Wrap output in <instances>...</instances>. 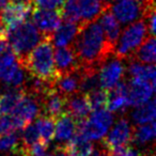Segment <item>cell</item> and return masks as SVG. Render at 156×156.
I'll list each match as a JSON object with an SVG mask.
<instances>
[{"instance_id": "1", "label": "cell", "mask_w": 156, "mask_h": 156, "mask_svg": "<svg viewBox=\"0 0 156 156\" xmlns=\"http://www.w3.org/2000/svg\"><path fill=\"white\" fill-rule=\"evenodd\" d=\"M73 48L81 69H100L102 63L113 55L98 20L81 25Z\"/></svg>"}, {"instance_id": "2", "label": "cell", "mask_w": 156, "mask_h": 156, "mask_svg": "<svg viewBox=\"0 0 156 156\" xmlns=\"http://www.w3.org/2000/svg\"><path fill=\"white\" fill-rule=\"evenodd\" d=\"M20 63L30 76L52 85L59 76L55 67L54 45L50 37H42L39 44Z\"/></svg>"}, {"instance_id": "3", "label": "cell", "mask_w": 156, "mask_h": 156, "mask_svg": "<svg viewBox=\"0 0 156 156\" xmlns=\"http://www.w3.org/2000/svg\"><path fill=\"white\" fill-rule=\"evenodd\" d=\"M43 35L32 22L25 20L18 26L7 31V41L20 62L39 44Z\"/></svg>"}, {"instance_id": "4", "label": "cell", "mask_w": 156, "mask_h": 156, "mask_svg": "<svg viewBox=\"0 0 156 156\" xmlns=\"http://www.w3.org/2000/svg\"><path fill=\"white\" fill-rule=\"evenodd\" d=\"M149 35L144 20H138L129 24L122 34H120L113 50V56L121 60L132 58L137 48Z\"/></svg>"}, {"instance_id": "5", "label": "cell", "mask_w": 156, "mask_h": 156, "mask_svg": "<svg viewBox=\"0 0 156 156\" xmlns=\"http://www.w3.org/2000/svg\"><path fill=\"white\" fill-rule=\"evenodd\" d=\"M113 123L112 112L106 108L91 111L89 117L78 123L77 132L88 140L102 139Z\"/></svg>"}, {"instance_id": "6", "label": "cell", "mask_w": 156, "mask_h": 156, "mask_svg": "<svg viewBox=\"0 0 156 156\" xmlns=\"http://www.w3.org/2000/svg\"><path fill=\"white\" fill-rule=\"evenodd\" d=\"M133 129L134 128L127 120L124 118L120 119L113 125L110 132H107V134L102 138V145L107 153L129 144L133 141Z\"/></svg>"}, {"instance_id": "7", "label": "cell", "mask_w": 156, "mask_h": 156, "mask_svg": "<svg viewBox=\"0 0 156 156\" xmlns=\"http://www.w3.org/2000/svg\"><path fill=\"white\" fill-rule=\"evenodd\" d=\"M124 67L122 60L117 57L110 56L102 63L98 69V83L100 88L104 90H110L113 88L124 75Z\"/></svg>"}, {"instance_id": "8", "label": "cell", "mask_w": 156, "mask_h": 156, "mask_svg": "<svg viewBox=\"0 0 156 156\" xmlns=\"http://www.w3.org/2000/svg\"><path fill=\"white\" fill-rule=\"evenodd\" d=\"M32 23L43 37H51L62 23L60 9L50 10L34 8L32 10Z\"/></svg>"}, {"instance_id": "9", "label": "cell", "mask_w": 156, "mask_h": 156, "mask_svg": "<svg viewBox=\"0 0 156 156\" xmlns=\"http://www.w3.org/2000/svg\"><path fill=\"white\" fill-rule=\"evenodd\" d=\"M109 9L122 25H129L144 15L143 7L138 0H115Z\"/></svg>"}, {"instance_id": "10", "label": "cell", "mask_w": 156, "mask_h": 156, "mask_svg": "<svg viewBox=\"0 0 156 156\" xmlns=\"http://www.w3.org/2000/svg\"><path fill=\"white\" fill-rule=\"evenodd\" d=\"M32 12V5L11 2L7 3L0 12V20L2 23L5 30L14 28L28 20L29 15Z\"/></svg>"}, {"instance_id": "11", "label": "cell", "mask_w": 156, "mask_h": 156, "mask_svg": "<svg viewBox=\"0 0 156 156\" xmlns=\"http://www.w3.org/2000/svg\"><path fill=\"white\" fill-rule=\"evenodd\" d=\"M155 83L141 78H132L127 83V96L129 106H138L151 100L155 92Z\"/></svg>"}, {"instance_id": "12", "label": "cell", "mask_w": 156, "mask_h": 156, "mask_svg": "<svg viewBox=\"0 0 156 156\" xmlns=\"http://www.w3.org/2000/svg\"><path fill=\"white\" fill-rule=\"evenodd\" d=\"M39 103L41 106V115H45L55 120L65 112L66 98L59 93L55 87L42 95Z\"/></svg>"}, {"instance_id": "13", "label": "cell", "mask_w": 156, "mask_h": 156, "mask_svg": "<svg viewBox=\"0 0 156 156\" xmlns=\"http://www.w3.org/2000/svg\"><path fill=\"white\" fill-rule=\"evenodd\" d=\"M12 115H15L25 126L28 125L29 123H32L33 120L41 115V106L39 100L25 92L24 96L20 98V103L15 107Z\"/></svg>"}, {"instance_id": "14", "label": "cell", "mask_w": 156, "mask_h": 156, "mask_svg": "<svg viewBox=\"0 0 156 156\" xmlns=\"http://www.w3.org/2000/svg\"><path fill=\"white\" fill-rule=\"evenodd\" d=\"M54 61L58 75L72 73L80 67L75 50L71 45L57 47L56 51L54 52Z\"/></svg>"}, {"instance_id": "15", "label": "cell", "mask_w": 156, "mask_h": 156, "mask_svg": "<svg viewBox=\"0 0 156 156\" xmlns=\"http://www.w3.org/2000/svg\"><path fill=\"white\" fill-rule=\"evenodd\" d=\"M92 109L90 107L89 101L85 93H78L69 96L66 98L65 104V112L77 120L78 122H81L86 120L91 113Z\"/></svg>"}, {"instance_id": "16", "label": "cell", "mask_w": 156, "mask_h": 156, "mask_svg": "<svg viewBox=\"0 0 156 156\" xmlns=\"http://www.w3.org/2000/svg\"><path fill=\"white\" fill-rule=\"evenodd\" d=\"M109 7L107 9H105L102 12V14L98 16V18H100L98 23H100L101 27H102L105 39H106L108 45L115 50L118 39H119L120 33H121V27H120V23L118 22L117 18L111 13Z\"/></svg>"}, {"instance_id": "17", "label": "cell", "mask_w": 156, "mask_h": 156, "mask_svg": "<svg viewBox=\"0 0 156 156\" xmlns=\"http://www.w3.org/2000/svg\"><path fill=\"white\" fill-rule=\"evenodd\" d=\"M127 107H129L127 96V83L120 80L115 87L108 90L106 109H108L110 112H117V111H124Z\"/></svg>"}, {"instance_id": "18", "label": "cell", "mask_w": 156, "mask_h": 156, "mask_svg": "<svg viewBox=\"0 0 156 156\" xmlns=\"http://www.w3.org/2000/svg\"><path fill=\"white\" fill-rule=\"evenodd\" d=\"M81 25L79 23L66 22L60 24L57 30L50 37L51 43L55 47H63V46H69L73 44L77 33L79 32Z\"/></svg>"}, {"instance_id": "19", "label": "cell", "mask_w": 156, "mask_h": 156, "mask_svg": "<svg viewBox=\"0 0 156 156\" xmlns=\"http://www.w3.org/2000/svg\"><path fill=\"white\" fill-rule=\"evenodd\" d=\"M79 122L74 119L69 113L64 112L56 119L55 124L54 138L59 142V144H64L69 140L76 133Z\"/></svg>"}, {"instance_id": "20", "label": "cell", "mask_w": 156, "mask_h": 156, "mask_svg": "<svg viewBox=\"0 0 156 156\" xmlns=\"http://www.w3.org/2000/svg\"><path fill=\"white\" fill-rule=\"evenodd\" d=\"M80 16V24H87L95 20L105 9L110 5L103 0H76Z\"/></svg>"}, {"instance_id": "21", "label": "cell", "mask_w": 156, "mask_h": 156, "mask_svg": "<svg viewBox=\"0 0 156 156\" xmlns=\"http://www.w3.org/2000/svg\"><path fill=\"white\" fill-rule=\"evenodd\" d=\"M79 83H80V71L77 69L72 73L59 75L57 80L55 81L54 87L64 98H69V96L79 92Z\"/></svg>"}, {"instance_id": "22", "label": "cell", "mask_w": 156, "mask_h": 156, "mask_svg": "<svg viewBox=\"0 0 156 156\" xmlns=\"http://www.w3.org/2000/svg\"><path fill=\"white\" fill-rule=\"evenodd\" d=\"M20 65L18 58L10 46H8L5 51L0 55V79L7 87Z\"/></svg>"}, {"instance_id": "23", "label": "cell", "mask_w": 156, "mask_h": 156, "mask_svg": "<svg viewBox=\"0 0 156 156\" xmlns=\"http://www.w3.org/2000/svg\"><path fill=\"white\" fill-rule=\"evenodd\" d=\"M58 145H61L72 156H91L94 150V145L91 141L83 138L77 130L67 142Z\"/></svg>"}, {"instance_id": "24", "label": "cell", "mask_w": 156, "mask_h": 156, "mask_svg": "<svg viewBox=\"0 0 156 156\" xmlns=\"http://www.w3.org/2000/svg\"><path fill=\"white\" fill-rule=\"evenodd\" d=\"M129 59H134L143 64H154L156 60V46L154 35H149Z\"/></svg>"}, {"instance_id": "25", "label": "cell", "mask_w": 156, "mask_h": 156, "mask_svg": "<svg viewBox=\"0 0 156 156\" xmlns=\"http://www.w3.org/2000/svg\"><path fill=\"white\" fill-rule=\"evenodd\" d=\"M24 89H8L0 94V115H10L24 96Z\"/></svg>"}, {"instance_id": "26", "label": "cell", "mask_w": 156, "mask_h": 156, "mask_svg": "<svg viewBox=\"0 0 156 156\" xmlns=\"http://www.w3.org/2000/svg\"><path fill=\"white\" fill-rule=\"evenodd\" d=\"M129 60L130 62L128 64L127 71L132 78H141V79L156 83V71L154 64H143L134 59H129Z\"/></svg>"}, {"instance_id": "27", "label": "cell", "mask_w": 156, "mask_h": 156, "mask_svg": "<svg viewBox=\"0 0 156 156\" xmlns=\"http://www.w3.org/2000/svg\"><path fill=\"white\" fill-rule=\"evenodd\" d=\"M155 115H156L155 100L152 98L147 102L136 106V109L132 113V118H133V121L137 125H140V124H144L147 123V122L154 121Z\"/></svg>"}, {"instance_id": "28", "label": "cell", "mask_w": 156, "mask_h": 156, "mask_svg": "<svg viewBox=\"0 0 156 156\" xmlns=\"http://www.w3.org/2000/svg\"><path fill=\"white\" fill-rule=\"evenodd\" d=\"M156 135V125L155 121L147 122L144 124H140L137 128L133 129V141L138 144H145L149 143L155 138Z\"/></svg>"}, {"instance_id": "29", "label": "cell", "mask_w": 156, "mask_h": 156, "mask_svg": "<svg viewBox=\"0 0 156 156\" xmlns=\"http://www.w3.org/2000/svg\"><path fill=\"white\" fill-rule=\"evenodd\" d=\"M35 126L39 130L40 138L45 142L49 143L54 139L55 136V124L56 120L45 115H40L37 118Z\"/></svg>"}, {"instance_id": "30", "label": "cell", "mask_w": 156, "mask_h": 156, "mask_svg": "<svg viewBox=\"0 0 156 156\" xmlns=\"http://www.w3.org/2000/svg\"><path fill=\"white\" fill-rule=\"evenodd\" d=\"M20 151H22V142L17 132L0 135V153L8 152V153L20 154Z\"/></svg>"}, {"instance_id": "31", "label": "cell", "mask_w": 156, "mask_h": 156, "mask_svg": "<svg viewBox=\"0 0 156 156\" xmlns=\"http://www.w3.org/2000/svg\"><path fill=\"white\" fill-rule=\"evenodd\" d=\"M24 127V124L12 113L1 115V117H0V135L12 132H18V130H22Z\"/></svg>"}, {"instance_id": "32", "label": "cell", "mask_w": 156, "mask_h": 156, "mask_svg": "<svg viewBox=\"0 0 156 156\" xmlns=\"http://www.w3.org/2000/svg\"><path fill=\"white\" fill-rule=\"evenodd\" d=\"M89 101L90 107L92 110L101 108H106L107 101H108V91L104 90L102 88L92 90L91 92L86 94Z\"/></svg>"}, {"instance_id": "33", "label": "cell", "mask_w": 156, "mask_h": 156, "mask_svg": "<svg viewBox=\"0 0 156 156\" xmlns=\"http://www.w3.org/2000/svg\"><path fill=\"white\" fill-rule=\"evenodd\" d=\"M60 11L62 18H64L66 22L80 24V16H79V11H78L76 0H65L62 7L60 8Z\"/></svg>"}, {"instance_id": "34", "label": "cell", "mask_w": 156, "mask_h": 156, "mask_svg": "<svg viewBox=\"0 0 156 156\" xmlns=\"http://www.w3.org/2000/svg\"><path fill=\"white\" fill-rule=\"evenodd\" d=\"M47 149L48 143L40 139L37 142L33 143L31 147H29L27 154L28 156H45L47 154Z\"/></svg>"}, {"instance_id": "35", "label": "cell", "mask_w": 156, "mask_h": 156, "mask_svg": "<svg viewBox=\"0 0 156 156\" xmlns=\"http://www.w3.org/2000/svg\"><path fill=\"white\" fill-rule=\"evenodd\" d=\"M65 0H32V5L41 9H60Z\"/></svg>"}, {"instance_id": "36", "label": "cell", "mask_w": 156, "mask_h": 156, "mask_svg": "<svg viewBox=\"0 0 156 156\" xmlns=\"http://www.w3.org/2000/svg\"><path fill=\"white\" fill-rule=\"evenodd\" d=\"M107 156H141V154L140 152H138L134 147H129V145H125V147H119V149L108 152Z\"/></svg>"}, {"instance_id": "37", "label": "cell", "mask_w": 156, "mask_h": 156, "mask_svg": "<svg viewBox=\"0 0 156 156\" xmlns=\"http://www.w3.org/2000/svg\"><path fill=\"white\" fill-rule=\"evenodd\" d=\"M45 156H72V155L69 153H67L61 145H57L55 152H52L50 154H46Z\"/></svg>"}, {"instance_id": "38", "label": "cell", "mask_w": 156, "mask_h": 156, "mask_svg": "<svg viewBox=\"0 0 156 156\" xmlns=\"http://www.w3.org/2000/svg\"><path fill=\"white\" fill-rule=\"evenodd\" d=\"M8 47L7 37H0V55L5 51V49Z\"/></svg>"}, {"instance_id": "39", "label": "cell", "mask_w": 156, "mask_h": 156, "mask_svg": "<svg viewBox=\"0 0 156 156\" xmlns=\"http://www.w3.org/2000/svg\"><path fill=\"white\" fill-rule=\"evenodd\" d=\"M0 37H7V30H5V28L3 27L1 20H0Z\"/></svg>"}, {"instance_id": "40", "label": "cell", "mask_w": 156, "mask_h": 156, "mask_svg": "<svg viewBox=\"0 0 156 156\" xmlns=\"http://www.w3.org/2000/svg\"><path fill=\"white\" fill-rule=\"evenodd\" d=\"M8 1L9 0H0V12H1V10L5 8V5L8 3Z\"/></svg>"}, {"instance_id": "41", "label": "cell", "mask_w": 156, "mask_h": 156, "mask_svg": "<svg viewBox=\"0 0 156 156\" xmlns=\"http://www.w3.org/2000/svg\"><path fill=\"white\" fill-rule=\"evenodd\" d=\"M103 1H105V2H107V3H110L111 0H103Z\"/></svg>"}]
</instances>
